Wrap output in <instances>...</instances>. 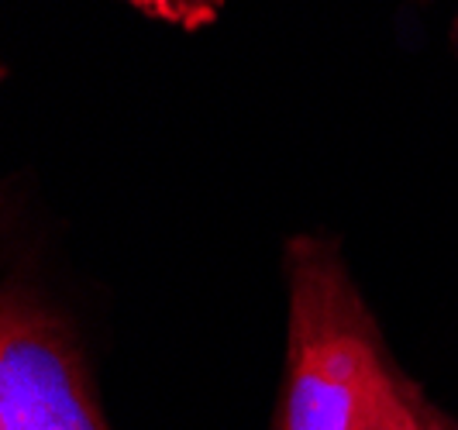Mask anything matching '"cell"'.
<instances>
[{
    "mask_svg": "<svg viewBox=\"0 0 458 430\" xmlns=\"http://www.w3.org/2000/svg\"><path fill=\"white\" fill-rule=\"evenodd\" d=\"M286 375L273 430H362L417 385L386 341L331 238L286 245Z\"/></svg>",
    "mask_w": 458,
    "mask_h": 430,
    "instance_id": "cell-1",
    "label": "cell"
},
{
    "mask_svg": "<svg viewBox=\"0 0 458 430\" xmlns=\"http://www.w3.org/2000/svg\"><path fill=\"white\" fill-rule=\"evenodd\" d=\"M0 430H114L83 327L48 286L7 182L0 186Z\"/></svg>",
    "mask_w": 458,
    "mask_h": 430,
    "instance_id": "cell-2",
    "label": "cell"
},
{
    "mask_svg": "<svg viewBox=\"0 0 458 430\" xmlns=\"http://www.w3.org/2000/svg\"><path fill=\"white\" fill-rule=\"evenodd\" d=\"M362 430H458V420L437 409L435 403H428L420 389H411L400 403L383 409Z\"/></svg>",
    "mask_w": 458,
    "mask_h": 430,
    "instance_id": "cell-3",
    "label": "cell"
},
{
    "mask_svg": "<svg viewBox=\"0 0 458 430\" xmlns=\"http://www.w3.org/2000/svg\"><path fill=\"white\" fill-rule=\"evenodd\" d=\"M131 4L138 14L152 18V21L173 24V28H183V31H197L207 24L217 21L225 0H124Z\"/></svg>",
    "mask_w": 458,
    "mask_h": 430,
    "instance_id": "cell-4",
    "label": "cell"
},
{
    "mask_svg": "<svg viewBox=\"0 0 458 430\" xmlns=\"http://www.w3.org/2000/svg\"><path fill=\"white\" fill-rule=\"evenodd\" d=\"M0 83H4V66H0Z\"/></svg>",
    "mask_w": 458,
    "mask_h": 430,
    "instance_id": "cell-5",
    "label": "cell"
},
{
    "mask_svg": "<svg viewBox=\"0 0 458 430\" xmlns=\"http://www.w3.org/2000/svg\"><path fill=\"white\" fill-rule=\"evenodd\" d=\"M455 38H458V24H455Z\"/></svg>",
    "mask_w": 458,
    "mask_h": 430,
    "instance_id": "cell-6",
    "label": "cell"
}]
</instances>
